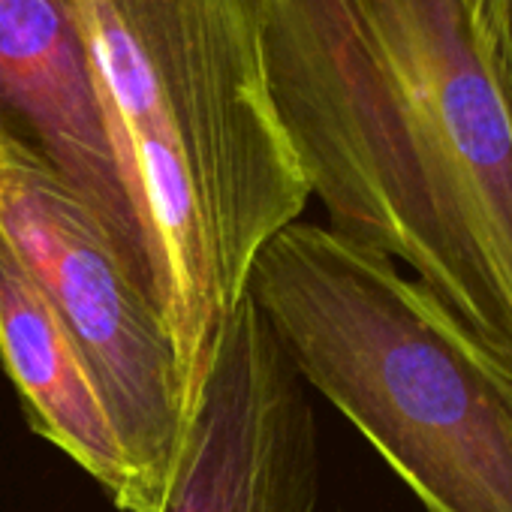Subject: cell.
I'll list each match as a JSON object with an SVG mask.
<instances>
[{
  "label": "cell",
  "instance_id": "obj_1",
  "mask_svg": "<svg viewBox=\"0 0 512 512\" xmlns=\"http://www.w3.org/2000/svg\"><path fill=\"white\" fill-rule=\"evenodd\" d=\"M329 229L413 269L512 356V79L473 0H247Z\"/></svg>",
  "mask_w": 512,
  "mask_h": 512
},
{
  "label": "cell",
  "instance_id": "obj_2",
  "mask_svg": "<svg viewBox=\"0 0 512 512\" xmlns=\"http://www.w3.org/2000/svg\"><path fill=\"white\" fill-rule=\"evenodd\" d=\"M115 157L148 232L187 395L260 250L311 199L247 0H76Z\"/></svg>",
  "mask_w": 512,
  "mask_h": 512
},
{
  "label": "cell",
  "instance_id": "obj_3",
  "mask_svg": "<svg viewBox=\"0 0 512 512\" xmlns=\"http://www.w3.org/2000/svg\"><path fill=\"white\" fill-rule=\"evenodd\" d=\"M247 296L425 512H512V356L392 256L296 220Z\"/></svg>",
  "mask_w": 512,
  "mask_h": 512
},
{
  "label": "cell",
  "instance_id": "obj_4",
  "mask_svg": "<svg viewBox=\"0 0 512 512\" xmlns=\"http://www.w3.org/2000/svg\"><path fill=\"white\" fill-rule=\"evenodd\" d=\"M0 235L88 362L145 503L157 512L190 407L163 308L136 281L94 208L4 136Z\"/></svg>",
  "mask_w": 512,
  "mask_h": 512
},
{
  "label": "cell",
  "instance_id": "obj_5",
  "mask_svg": "<svg viewBox=\"0 0 512 512\" xmlns=\"http://www.w3.org/2000/svg\"><path fill=\"white\" fill-rule=\"evenodd\" d=\"M317 500L308 386L244 296L214 335L157 512H314Z\"/></svg>",
  "mask_w": 512,
  "mask_h": 512
},
{
  "label": "cell",
  "instance_id": "obj_6",
  "mask_svg": "<svg viewBox=\"0 0 512 512\" xmlns=\"http://www.w3.org/2000/svg\"><path fill=\"white\" fill-rule=\"evenodd\" d=\"M0 136L94 208L160 305L154 250L115 157L76 0H0Z\"/></svg>",
  "mask_w": 512,
  "mask_h": 512
},
{
  "label": "cell",
  "instance_id": "obj_7",
  "mask_svg": "<svg viewBox=\"0 0 512 512\" xmlns=\"http://www.w3.org/2000/svg\"><path fill=\"white\" fill-rule=\"evenodd\" d=\"M0 362L22 398L34 434L88 470L121 512H151L88 362L4 235Z\"/></svg>",
  "mask_w": 512,
  "mask_h": 512
},
{
  "label": "cell",
  "instance_id": "obj_8",
  "mask_svg": "<svg viewBox=\"0 0 512 512\" xmlns=\"http://www.w3.org/2000/svg\"><path fill=\"white\" fill-rule=\"evenodd\" d=\"M473 10L482 37L512 79V0H473Z\"/></svg>",
  "mask_w": 512,
  "mask_h": 512
}]
</instances>
